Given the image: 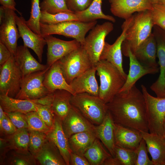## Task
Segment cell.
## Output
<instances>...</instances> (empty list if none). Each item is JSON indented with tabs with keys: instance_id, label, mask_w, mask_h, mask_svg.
<instances>
[{
	"instance_id": "6da1fadb",
	"label": "cell",
	"mask_w": 165,
	"mask_h": 165,
	"mask_svg": "<svg viewBox=\"0 0 165 165\" xmlns=\"http://www.w3.org/2000/svg\"><path fill=\"white\" fill-rule=\"evenodd\" d=\"M106 105L115 124L149 132L145 98L135 85L128 90L118 92Z\"/></svg>"
},
{
	"instance_id": "7a4b0ae2",
	"label": "cell",
	"mask_w": 165,
	"mask_h": 165,
	"mask_svg": "<svg viewBox=\"0 0 165 165\" xmlns=\"http://www.w3.org/2000/svg\"><path fill=\"white\" fill-rule=\"evenodd\" d=\"M96 67L100 82L99 97L107 104L119 92L126 79L117 68L106 60H99Z\"/></svg>"
},
{
	"instance_id": "3957f363",
	"label": "cell",
	"mask_w": 165,
	"mask_h": 165,
	"mask_svg": "<svg viewBox=\"0 0 165 165\" xmlns=\"http://www.w3.org/2000/svg\"><path fill=\"white\" fill-rule=\"evenodd\" d=\"M153 26L150 10L134 14L132 22L127 31L122 44V50L129 48L134 53L152 34Z\"/></svg>"
},
{
	"instance_id": "277c9868",
	"label": "cell",
	"mask_w": 165,
	"mask_h": 165,
	"mask_svg": "<svg viewBox=\"0 0 165 165\" xmlns=\"http://www.w3.org/2000/svg\"><path fill=\"white\" fill-rule=\"evenodd\" d=\"M71 103L93 124L102 123L108 112L106 104L99 96L87 93L72 95Z\"/></svg>"
},
{
	"instance_id": "5b68a950",
	"label": "cell",
	"mask_w": 165,
	"mask_h": 165,
	"mask_svg": "<svg viewBox=\"0 0 165 165\" xmlns=\"http://www.w3.org/2000/svg\"><path fill=\"white\" fill-rule=\"evenodd\" d=\"M97 23V20L89 22L72 20L53 24L40 22V29L42 36L54 34L62 35L74 38L83 46L85 43L86 34Z\"/></svg>"
},
{
	"instance_id": "8992f818",
	"label": "cell",
	"mask_w": 165,
	"mask_h": 165,
	"mask_svg": "<svg viewBox=\"0 0 165 165\" xmlns=\"http://www.w3.org/2000/svg\"><path fill=\"white\" fill-rule=\"evenodd\" d=\"M67 83L93 66L88 55L81 45L58 61Z\"/></svg>"
},
{
	"instance_id": "52a82bcc",
	"label": "cell",
	"mask_w": 165,
	"mask_h": 165,
	"mask_svg": "<svg viewBox=\"0 0 165 165\" xmlns=\"http://www.w3.org/2000/svg\"><path fill=\"white\" fill-rule=\"evenodd\" d=\"M145 103L146 118L149 132L162 136L165 119V97H155L150 95L147 88L141 85Z\"/></svg>"
},
{
	"instance_id": "ba28073f",
	"label": "cell",
	"mask_w": 165,
	"mask_h": 165,
	"mask_svg": "<svg viewBox=\"0 0 165 165\" xmlns=\"http://www.w3.org/2000/svg\"><path fill=\"white\" fill-rule=\"evenodd\" d=\"M23 79L15 56H12L0 66V94L15 98L20 89Z\"/></svg>"
},
{
	"instance_id": "9c48e42d",
	"label": "cell",
	"mask_w": 165,
	"mask_h": 165,
	"mask_svg": "<svg viewBox=\"0 0 165 165\" xmlns=\"http://www.w3.org/2000/svg\"><path fill=\"white\" fill-rule=\"evenodd\" d=\"M113 28V24L111 22L97 24L85 37V43L82 46L88 55L93 66H96L99 61L105 38Z\"/></svg>"
},
{
	"instance_id": "30bf717a",
	"label": "cell",
	"mask_w": 165,
	"mask_h": 165,
	"mask_svg": "<svg viewBox=\"0 0 165 165\" xmlns=\"http://www.w3.org/2000/svg\"><path fill=\"white\" fill-rule=\"evenodd\" d=\"M15 11L2 6L0 7V42L3 43L15 56L17 41L20 37L16 27Z\"/></svg>"
},
{
	"instance_id": "8fae6325",
	"label": "cell",
	"mask_w": 165,
	"mask_h": 165,
	"mask_svg": "<svg viewBox=\"0 0 165 165\" xmlns=\"http://www.w3.org/2000/svg\"><path fill=\"white\" fill-rule=\"evenodd\" d=\"M50 67L24 77L20 89L15 98L23 100H34L43 97L51 93L43 83L45 75Z\"/></svg>"
},
{
	"instance_id": "7c38bea8",
	"label": "cell",
	"mask_w": 165,
	"mask_h": 165,
	"mask_svg": "<svg viewBox=\"0 0 165 165\" xmlns=\"http://www.w3.org/2000/svg\"><path fill=\"white\" fill-rule=\"evenodd\" d=\"M133 19V15L125 20L121 27L122 32L113 44L111 45L105 42L99 60H106L117 68L126 79L127 75L124 72L123 67L122 45L125 39L127 31Z\"/></svg>"
},
{
	"instance_id": "4fadbf2b",
	"label": "cell",
	"mask_w": 165,
	"mask_h": 165,
	"mask_svg": "<svg viewBox=\"0 0 165 165\" xmlns=\"http://www.w3.org/2000/svg\"><path fill=\"white\" fill-rule=\"evenodd\" d=\"M47 45V64L50 67L53 63L81 45L77 40L64 41L50 35L43 36Z\"/></svg>"
},
{
	"instance_id": "5bb4252c",
	"label": "cell",
	"mask_w": 165,
	"mask_h": 165,
	"mask_svg": "<svg viewBox=\"0 0 165 165\" xmlns=\"http://www.w3.org/2000/svg\"><path fill=\"white\" fill-rule=\"evenodd\" d=\"M110 10L115 16L126 20L133 13L151 10L153 5L150 0H108Z\"/></svg>"
},
{
	"instance_id": "9a60e30c",
	"label": "cell",
	"mask_w": 165,
	"mask_h": 165,
	"mask_svg": "<svg viewBox=\"0 0 165 165\" xmlns=\"http://www.w3.org/2000/svg\"><path fill=\"white\" fill-rule=\"evenodd\" d=\"M61 124L68 138L73 134L80 132H95L96 126L72 106L67 116L61 121Z\"/></svg>"
},
{
	"instance_id": "2e32d148",
	"label": "cell",
	"mask_w": 165,
	"mask_h": 165,
	"mask_svg": "<svg viewBox=\"0 0 165 165\" xmlns=\"http://www.w3.org/2000/svg\"><path fill=\"white\" fill-rule=\"evenodd\" d=\"M15 20L24 45L31 49L37 55L39 62H41L44 47L46 44L45 38L42 36L34 33L28 26L23 17L18 16L16 15Z\"/></svg>"
},
{
	"instance_id": "e0dca14e",
	"label": "cell",
	"mask_w": 165,
	"mask_h": 165,
	"mask_svg": "<svg viewBox=\"0 0 165 165\" xmlns=\"http://www.w3.org/2000/svg\"><path fill=\"white\" fill-rule=\"evenodd\" d=\"M122 52L125 56L129 58L130 69L126 82L119 92L130 90L139 79L144 75L158 72L159 68H154L141 64L129 48L122 50Z\"/></svg>"
},
{
	"instance_id": "ac0fdd59",
	"label": "cell",
	"mask_w": 165,
	"mask_h": 165,
	"mask_svg": "<svg viewBox=\"0 0 165 165\" xmlns=\"http://www.w3.org/2000/svg\"><path fill=\"white\" fill-rule=\"evenodd\" d=\"M96 66H93L75 78L70 85L75 94L87 93L99 96V87L95 77Z\"/></svg>"
},
{
	"instance_id": "d6986e66",
	"label": "cell",
	"mask_w": 165,
	"mask_h": 165,
	"mask_svg": "<svg viewBox=\"0 0 165 165\" xmlns=\"http://www.w3.org/2000/svg\"><path fill=\"white\" fill-rule=\"evenodd\" d=\"M28 128L17 129L13 134L0 138V154L10 150L29 151Z\"/></svg>"
},
{
	"instance_id": "ffe728a7",
	"label": "cell",
	"mask_w": 165,
	"mask_h": 165,
	"mask_svg": "<svg viewBox=\"0 0 165 165\" xmlns=\"http://www.w3.org/2000/svg\"><path fill=\"white\" fill-rule=\"evenodd\" d=\"M43 84L50 93L58 90H67L75 95L71 85L66 81L62 73L59 61L53 63L46 72Z\"/></svg>"
},
{
	"instance_id": "44dd1931",
	"label": "cell",
	"mask_w": 165,
	"mask_h": 165,
	"mask_svg": "<svg viewBox=\"0 0 165 165\" xmlns=\"http://www.w3.org/2000/svg\"><path fill=\"white\" fill-rule=\"evenodd\" d=\"M49 140L57 147L66 165H70V153L68 138L63 129L61 121L56 116L53 126L46 134Z\"/></svg>"
},
{
	"instance_id": "7402d4cb",
	"label": "cell",
	"mask_w": 165,
	"mask_h": 165,
	"mask_svg": "<svg viewBox=\"0 0 165 165\" xmlns=\"http://www.w3.org/2000/svg\"><path fill=\"white\" fill-rule=\"evenodd\" d=\"M15 57L23 78L33 72L44 70L49 67L47 64L39 62L31 55L28 47L24 45L18 46Z\"/></svg>"
},
{
	"instance_id": "603a6c76",
	"label": "cell",
	"mask_w": 165,
	"mask_h": 165,
	"mask_svg": "<svg viewBox=\"0 0 165 165\" xmlns=\"http://www.w3.org/2000/svg\"><path fill=\"white\" fill-rule=\"evenodd\" d=\"M114 138L115 145L133 150L143 139L141 132L115 123Z\"/></svg>"
},
{
	"instance_id": "cb8c5ba5",
	"label": "cell",
	"mask_w": 165,
	"mask_h": 165,
	"mask_svg": "<svg viewBox=\"0 0 165 165\" xmlns=\"http://www.w3.org/2000/svg\"><path fill=\"white\" fill-rule=\"evenodd\" d=\"M141 132L154 165H164L165 141L163 137L149 132Z\"/></svg>"
},
{
	"instance_id": "d4e9b609",
	"label": "cell",
	"mask_w": 165,
	"mask_h": 165,
	"mask_svg": "<svg viewBox=\"0 0 165 165\" xmlns=\"http://www.w3.org/2000/svg\"><path fill=\"white\" fill-rule=\"evenodd\" d=\"M133 53L142 64L154 68H159L156 61V42L153 33Z\"/></svg>"
},
{
	"instance_id": "484cf974",
	"label": "cell",
	"mask_w": 165,
	"mask_h": 165,
	"mask_svg": "<svg viewBox=\"0 0 165 165\" xmlns=\"http://www.w3.org/2000/svg\"><path fill=\"white\" fill-rule=\"evenodd\" d=\"M115 123L108 112L100 124L96 126L95 133L97 138L102 142L111 155L115 157Z\"/></svg>"
},
{
	"instance_id": "4316f807",
	"label": "cell",
	"mask_w": 165,
	"mask_h": 165,
	"mask_svg": "<svg viewBox=\"0 0 165 165\" xmlns=\"http://www.w3.org/2000/svg\"><path fill=\"white\" fill-rule=\"evenodd\" d=\"M0 106L6 113L17 112L26 114L36 111L35 104L31 101L17 99L5 94H0Z\"/></svg>"
},
{
	"instance_id": "83f0119b",
	"label": "cell",
	"mask_w": 165,
	"mask_h": 165,
	"mask_svg": "<svg viewBox=\"0 0 165 165\" xmlns=\"http://www.w3.org/2000/svg\"><path fill=\"white\" fill-rule=\"evenodd\" d=\"M35 158L41 165H66L58 149L48 139Z\"/></svg>"
},
{
	"instance_id": "f1b7e54d",
	"label": "cell",
	"mask_w": 165,
	"mask_h": 165,
	"mask_svg": "<svg viewBox=\"0 0 165 165\" xmlns=\"http://www.w3.org/2000/svg\"><path fill=\"white\" fill-rule=\"evenodd\" d=\"M53 93L52 108L55 115L61 121L67 116L72 107L71 101L73 95L64 90H57Z\"/></svg>"
},
{
	"instance_id": "f546056e",
	"label": "cell",
	"mask_w": 165,
	"mask_h": 165,
	"mask_svg": "<svg viewBox=\"0 0 165 165\" xmlns=\"http://www.w3.org/2000/svg\"><path fill=\"white\" fill-rule=\"evenodd\" d=\"M35 157L29 151L10 150L0 157V165H35Z\"/></svg>"
},
{
	"instance_id": "4dcf8cb0",
	"label": "cell",
	"mask_w": 165,
	"mask_h": 165,
	"mask_svg": "<svg viewBox=\"0 0 165 165\" xmlns=\"http://www.w3.org/2000/svg\"><path fill=\"white\" fill-rule=\"evenodd\" d=\"M96 138L94 132L84 131L74 134L68 139L70 148L72 152L84 156Z\"/></svg>"
},
{
	"instance_id": "1f68e13d",
	"label": "cell",
	"mask_w": 165,
	"mask_h": 165,
	"mask_svg": "<svg viewBox=\"0 0 165 165\" xmlns=\"http://www.w3.org/2000/svg\"><path fill=\"white\" fill-rule=\"evenodd\" d=\"M103 0H93L92 2L86 9L78 12L75 13L79 21L83 22H89L103 19L112 23L116 20L112 16L106 15L102 12V3Z\"/></svg>"
},
{
	"instance_id": "d6a6232c",
	"label": "cell",
	"mask_w": 165,
	"mask_h": 165,
	"mask_svg": "<svg viewBox=\"0 0 165 165\" xmlns=\"http://www.w3.org/2000/svg\"><path fill=\"white\" fill-rule=\"evenodd\" d=\"M157 56L159 60V76L150 86L151 90L159 97H165V43L157 44Z\"/></svg>"
},
{
	"instance_id": "836d02e7",
	"label": "cell",
	"mask_w": 165,
	"mask_h": 165,
	"mask_svg": "<svg viewBox=\"0 0 165 165\" xmlns=\"http://www.w3.org/2000/svg\"><path fill=\"white\" fill-rule=\"evenodd\" d=\"M101 141L96 138L84 154L91 165H103L105 161L112 156L104 147Z\"/></svg>"
},
{
	"instance_id": "e575fe53",
	"label": "cell",
	"mask_w": 165,
	"mask_h": 165,
	"mask_svg": "<svg viewBox=\"0 0 165 165\" xmlns=\"http://www.w3.org/2000/svg\"><path fill=\"white\" fill-rule=\"evenodd\" d=\"M79 20L74 13L61 12L52 14L41 11L40 22L47 24H53L59 23Z\"/></svg>"
},
{
	"instance_id": "d590c367",
	"label": "cell",
	"mask_w": 165,
	"mask_h": 165,
	"mask_svg": "<svg viewBox=\"0 0 165 165\" xmlns=\"http://www.w3.org/2000/svg\"><path fill=\"white\" fill-rule=\"evenodd\" d=\"M41 13L39 0H31L30 17L26 23L32 31L39 35H42L40 29Z\"/></svg>"
},
{
	"instance_id": "8d00e7d4",
	"label": "cell",
	"mask_w": 165,
	"mask_h": 165,
	"mask_svg": "<svg viewBox=\"0 0 165 165\" xmlns=\"http://www.w3.org/2000/svg\"><path fill=\"white\" fill-rule=\"evenodd\" d=\"M29 140L28 150L35 157L48 140L46 134L28 130Z\"/></svg>"
},
{
	"instance_id": "74e56055",
	"label": "cell",
	"mask_w": 165,
	"mask_h": 165,
	"mask_svg": "<svg viewBox=\"0 0 165 165\" xmlns=\"http://www.w3.org/2000/svg\"><path fill=\"white\" fill-rule=\"evenodd\" d=\"M41 11L50 14L61 12L73 13L68 7L66 0H43L40 3Z\"/></svg>"
},
{
	"instance_id": "f35d334b",
	"label": "cell",
	"mask_w": 165,
	"mask_h": 165,
	"mask_svg": "<svg viewBox=\"0 0 165 165\" xmlns=\"http://www.w3.org/2000/svg\"><path fill=\"white\" fill-rule=\"evenodd\" d=\"M26 118L29 130L47 134L51 129L46 126L36 111L27 113L26 114Z\"/></svg>"
},
{
	"instance_id": "ab89813d",
	"label": "cell",
	"mask_w": 165,
	"mask_h": 165,
	"mask_svg": "<svg viewBox=\"0 0 165 165\" xmlns=\"http://www.w3.org/2000/svg\"><path fill=\"white\" fill-rule=\"evenodd\" d=\"M115 156L119 161L121 165H135L137 154L136 150L115 145Z\"/></svg>"
},
{
	"instance_id": "60d3db41",
	"label": "cell",
	"mask_w": 165,
	"mask_h": 165,
	"mask_svg": "<svg viewBox=\"0 0 165 165\" xmlns=\"http://www.w3.org/2000/svg\"><path fill=\"white\" fill-rule=\"evenodd\" d=\"M150 11L154 26L165 30V6L159 3L153 4Z\"/></svg>"
},
{
	"instance_id": "b9f144b4",
	"label": "cell",
	"mask_w": 165,
	"mask_h": 165,
	"mask_svg": "<svg viewBox=\"0 0 165 165\" xmlns=\"http://www.w3.org/2000/svg\"><path fill=\"white\" fill-rule=\"evenodd\" d=\"M35 106L36 112L45 124L50 128H52L54 122L55 115L51 105L45 106L35 104Z\"/></svg>"
},
{
	"instance_id": "7bdbcfd3",
	"label": "cell",
	"mask_w": 165,
	"mask_h": 165,
	"mask_svg": "<svg viewBox=\"0 0 165 165\" xmlns=\"http://www.w3.org/2000/svg\"><path fill=\"white\" fill-rule=\"evenodd\" d=\"M137 158L135 165H154L148 155L146 143L143 139L136 149Z\"/></svg>"
},
{
	"instance_id": "ee69618b",
	"label": "cell",
	"mask_w": 165,
	"mask_h": 165,
	"mask_svg": "<svg viewBox=\"0 0 165 165\" xmlns=\"http://www.w3.org/2000/svg\"><path fill=\"white\" fill-rule=\"evenodd\" d=\"M17 129L28 128L26 114L19 112H5Z\"/></svg>"
},
{
	"instance_id": "f6af8a7d",
	"label": "cell",
	"mask_w": 165,
	"mask_h": 165,
	"mask_svg": "<svg viewBox=\"0 0 165 165\" xmlns=\"http://www.w3.org/2000/svg\"><path fill=\"white\" fill-rule=\"evenodd\" d=\"M93 0H66L69 9L73 13L83 11L91 4Z\"/></svg>"
},
{
	"instance_id": "bcb514c9",
	"label": "cell",
	"mask_w": 165,
	"mask_h": 165,
	"mask_svg": "<svg viewBox=\"0 0 165 165\" xmlns=\"http://www.w3.org/2000/svg\"><path fill=\"white\" fill-rule=\"evenodd\" d=\"M17 129V128L6 114L3 119L0 122L1 135L2 137L12 134L15 132Z\"/></svg>"
},
{
	"instance_id": "7dc6e473",
	"label": "cell",
	"mask_w": 165,
	"mask_h": 165,
	"mask_svg": "<svg viewBox=\"0 0 165 165\" xmlns=\"http://www.w3.org/2000/svg\"><path fill=\"white\" fill-rule=\"evenodd\" d=\"M70 165H91L86 158L72 152L70 153Z\"/></svg>"
},
{
	"instance_id": "c3c4849f",
	"label": "cell",
	"mask_w": 165,
	"mask_h": 165,
	"mask_svg": "<svg viewBox=\"0 0 165 165\" xmlns=\"http://www.w3.org/2000/svg\"><path fill=\"white\" fill-rule=\"evenodd\" d=\"M13 56L7 47L0 42V66L4 64Z\"/></svg>"
},
{
	"instance_id": "681fc988",
	"label": "cell",
	"mask_w": 165,
	"mask_h": 165,
	"mask_svg": "<svg viewBox=\"0 0 165 165\" xmlns=\"http://www.w3.org/2000/svg\"><path fill=\"white\" fill-rule=\"evenodd\" d=\"M53 99V93H51L43 97L30 100L36 104L47 106L52 105Z\"/></svg>"
},
{
	"instance_id": "f907efd6",
	"label": "cell",
	"mask_w": 165,
	"mask_h": 165,
	"mask_svg": "<svg viewBox=\"0 0 165 165\" xmlns=\"http://www.w3.org/2000/svg\"><path fill=\"white\" fill-rule=\"evenodd\" d=\"M0 3L1 6L15 11H17L20 14L21 13L16 9L15 7L16 3L14 0H0Z\"/></svg>"
},
{
	"instance_id": "816d5d0a",
	"label": "cell",
	"mask_w": 165,
	"mask_h": 165,
	"mask_svg": "<svg viewBox=\"0 0 165 165\" xmlns=\"http://www.w3.org/2000/svg\"><path fill=\"white\" fill-rule=\"evenodd\" d=\"M103 165H121V164L116 157L111 156L105 161Z\"/></svg>"
},
{
	"instance_id": "f5cc1de1",
	"label": "cell",
	"mask_w": 165,
	"mask_h": 165,
	"mask_svg": "<svg viewBox=\"0 0 165 165\" xmlns=\"http://www.w3.org/2000/svg\"><path fill=\"white\" fill-rule=\"evenodd\" d=\"M6 115V113L2 107L0 106V122H1Z\"/></svg>"
},
{
	"instance_id": "db71d44e",
	"label": "cell",
	"mask_w": 165,
	"mask_h": 165,
	"mask_svg": "<svg viewBox=\"0 0 165 165\" xmlns=\"http://www.w3.org/2000/svg\"><path fill=\"white\" fill-rule=\"evenodd\" d=\"M162 137L165 141V119L164 121L163 126V132Z\"/></svg>"
},
{
	"instance_id": "11a10c76",
	"label": "cell",
	"mask_w": 165,
	"mask_h": 165,
	"mask_svg": "<svg viewBox=\"0 0 165 165\" xmlns=\"http://www.w3.org/2000/svg\"><path fill=\"white\" fill-rule=\"evenodd\" d=\"M150 1L152 5L158 3L159 1V0H150Z\"/></svg>"
},
{
	"instance_id": "9f6ffc18",
	"label": "cell",
	"mask_w": 165,
	"mask_h": 165,
	"mask_svg": "<svg viewBox=\"0 0 165 165\" xmlns=\"http://www.w3.org/2000/svg\"><path fill=\"white\" fill-rule=\"evenodd\" d=\"M159 3L165 6V0H159Z\"/></svg>"
},
{
	"instance_id": "6f0895ef",
	"label": "cell",
	"mask_w": 165,
	"mask_h": 165,
	"mask_svg": "<svg viewBox=\"0 0 165 165\" xmlns=\"http://www.w3.org/2000/svg\"><path fill=\"white\" fill-rule=\"evenodd\" d=\"M164 165H165V162H164Z\"/></svg>"
},
{
	"instance_id": "680465c9",
	"label": "cell",
	"mask_w": 165,
	"mask_h": 165,
	"mask_svg": "<svg viewBox=\"0 0 165 165\" xmlns=\"http://www.w3.org/2000/svg\"></svg>"
}]
</instances>
